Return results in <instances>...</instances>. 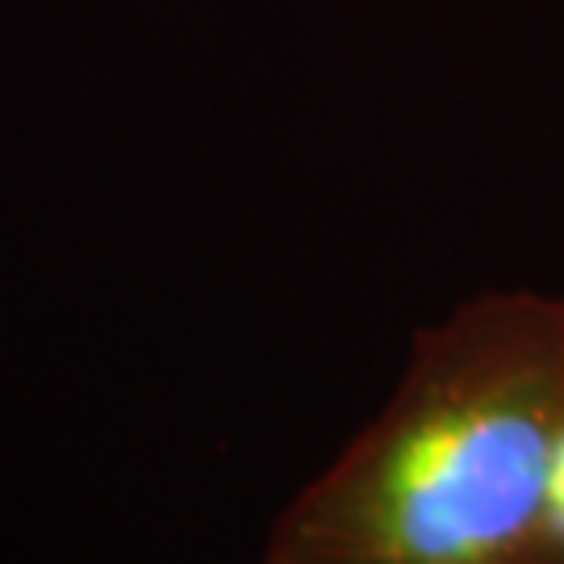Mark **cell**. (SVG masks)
Returning <instances> with one entry per match:
<instances>
[{"label":"cell","instance_id":"obj_1","mask_svg":"<svg viewBox=\"0 0 564 564\" xmlns=\"http://www.w3.org/2000/svg\"><path fill=\"white\" fill-rule=\"evenodd\" d=\"M263 564H564V297L414 335L384 410L281 510Z\"/></svg>","mask_w":564,"mask_h":564}]
</instances>
